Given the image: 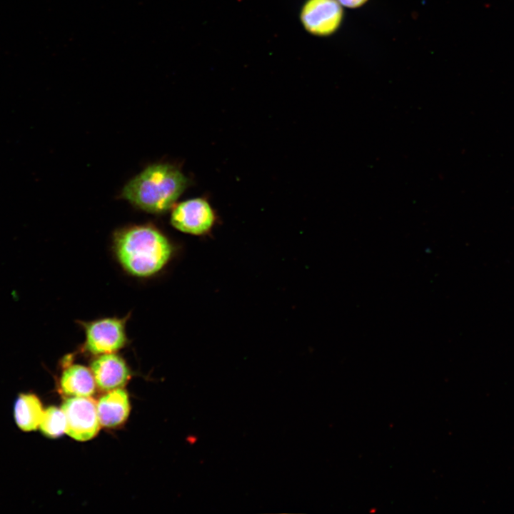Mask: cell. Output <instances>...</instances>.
Wrapping results in <instances>:
<instances>
[{
	"mask_svg": "<svg viewBox=\"0 0 514 514\" xmlns=\"http://www.w3.org/2000/svg\"><path fill=\"white\" fill-rule=\"evenodd\" d=\"M66 420V433L85 441L93 438L100 429L97 403L90 397H72L61 406Z\"/></svg>",
	"mask_w": 514,
	"mask_h": 514,
	"instance_id": "277c9868",
	"label": "cell"
},
{
	"mask_svg": "<svg viewBox=\"0 0 514 514\" xmlns=\"http://www.w3.org/2000/svg\"><path fill=\"white\" fill-rule=\"evenodd\" d=\"M44 412L41 400L35 394L21 393L14 403V419L18 427L24 431L36 430Z\"/></svg>",
	"mask_w": 514,
	"mask_h": 514,
	"instance_id": "30bf717a",
	"label": "cell"
},
{
	"mask_svg": "<svg viewBox=\"0 0 514 514\" xmlns=\"http://www.w3.org/2000/svg\"><path fill=\"white\" fill-rule=\"evenodd\" d=\"M188 185V178L177 166L153 163L128 181L121 196L138 209L161 214L173 207Z\"/></svg>",
	"mask_w": 514,
	"mask_h": 514,
	"instance_id": "7a4b0ae2",
	"label": "cell"
},
{
	"mask_svg": "<svg viewBox=\"0 0 514 514\" xmlns=\"http://www.w3.org/2000/svg\"><path fill=\"white\" fill-rule=\"evenodd\" d=\"M41 433L51 438H56L66 433V420L61 408L55 406L47 408L39 425Z\"/></svg>",
	"mask_w": 514,
	"mask_h": 514,
	"instance_id": "8fae6325",
	"label": "cell"
},
{
	"mask_svg": "<svg viewBox=\"0 0 514 514\" xmlns=\"http://www.w3.org/2000/svg\"><path fill=\"white\" fill-rule=\"evenodd\" d=\"M97 412L104 427L114 428L123 423L130 412L126 392L121 388L109 391L97 403Z\"/></svg>",
	"mask_w": 514,
	"mask_h": 514,
	"instance_id": "ba28073f",
	"label": "cell"
},
{
	"mask_svg": "<svg viewBox=\"0 0 514 514\" xmlns=\"http://www.w3.org/2000/svg\"><path fill=\"white\" fill-rule=\"evenodd\" d=\"M91 371L98 388L107 392L121 388L131 376L126 362L116 353L97 356L91 363Z\"/></svg>",
	"mask_w": 514,
	"mask_h": 514,
	"instance_id": "52a82bcc",
	"label": "cell"
},
{
	"mask_svg": "<svg viewBox=\"0 0 514 514\" xmlns=\"http://www.w3.org/2000/svg\"><path fill=\"white\" fill-rule=\"evenodd\" d=\"M111 248L121 269L141 279L161 273L176 252L169 238L151 223L133 224L116 230L113 234Z\"/></svg>",
	"mask_w": 514,
	"mask_h": 514,
	"instance_id": "6da1fadb",
	"label": "cell"
},
{
	"mask_svg": "<svg viewBox=\"0 0 514 514\" xmlns=\"http://www.w3.org/2000/svg\"><path fill=\"white\" fill-rule=\"evenodd\" d=\"M170 221L173 228L182 233L203 236L211 231L216 215L206 200L195 198L175 204Z\"/></svg>",
	"mask_w": 514,
	"mask_h": 514,
	"instance_id": "5b68a950",
	"label": "cell"
},
{
	"mask_svg": "<svg viewBox=\"0 0 514 514\" xmlns=\"http://www.w3.org/2000/svg\"><path fill=\"white\" fill-rule=\"evenodd\" d=\"M131 317L108 316L91 321L78 320L76 323L84 333L81 350L89 354L100 356L116 353L129 343L126 323Z\"/></svg>",
	"mask_w": 514,
	"mask_h": 514,
	"instance_id": "3957f363",
	"label": "cell"
},
{
	"mask_svg": "<svg viewBox=\"0 0 514 514\" xmlns=\"http://www.w3.org/2000/svg\"><path fill=\"white\" fill-rule=\"evenodd\" d=\"M344 18L343 6L337 0H308L303 7L301 19L311 34L328 36L341 26Z\"/></svg>",
	"mask_w": 514,
	"mask_h": 514,
	"instance_id": "8992f818",
	"label": "cell"
},
{
	"mask_svg": "<svg viewBox=\"0 0 514 514\" xmlns=\"http://www.w3.org/2000/svg\"><path fill=\"white\" fill-rule=\"evenodd\" d=\"M60 387L65 395L90 397L95 392L96 382L88 368L79 364H67L61 377Z\"/></svg>",
	"mask_w": 514,
	"mask_h": 514,
	"instance_id": "9c48e42d",
	"label": "cell"
},
{
	"mask_svg": "<svg viewBox=\"0 0 514 514\" xmlns=\"http://www.w3.org/2000/svg\"><path fill=\"white\" fill-rule=\"evenodd\" d=\"M343 7L357 9L367 3L368 0H337Z\"/></svg>",
	"mask_w": 514,
	"mask_h": 514,
	"instance_id": "7c38bea8",
	"label": "cell"
}]
</instances>
